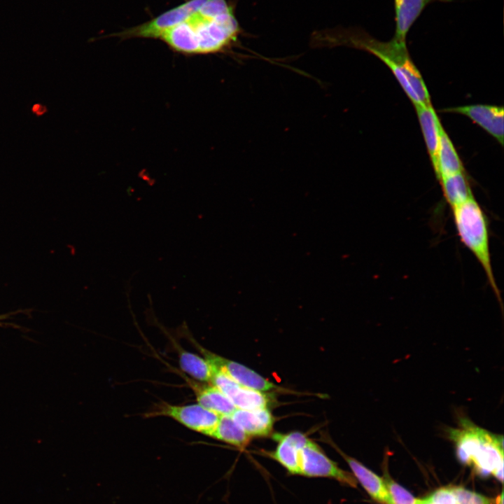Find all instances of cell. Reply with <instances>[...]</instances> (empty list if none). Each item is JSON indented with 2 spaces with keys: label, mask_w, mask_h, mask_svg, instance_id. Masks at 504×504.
Wrapping results in <instances>:
<instances>
[{
  "label": "cell",
  "mask_w": 504,
  "mask_h": 504,
  "mask_svg": "<svg viewBox=\"0 0 504 504\" xmlns=\"http://www.w3.org/2000/svg\"><path fill=\"white\" fill-rule=\"evenodd\" d=\"M193 392L197 403L219 416H230L236 410L231 400L211 383L196 381L182 372H178Z\"/></svg>",
  "instance_id": "11"
},
{
  "label": "cell",
  "mask_w": 504,
  "mask_h": 504,
  "mask_svg": "<svg viewBox=\"0 0 504 504\" xmlns=\"http://www.w3.org/2000/svg\"><path fill=\"white\" fill-rule=\"evenodd\" d=\"M168 417L188 429L210 437L216 427L220 416L204 408L198 403L172 405L161 402L146 414L145 418Z\"/></svg>",
  "instance_id": "5"
},
{
  "label": "cell",
  "mask_w": 504,
  "mask_h": 504,
  "mask_svg": "<svg viewBox=\"0 0 504 504\" xmlns=\"http://www.w3.org/2000/svg\"><path fill=\"white\" fill-rule=\"evenodd\" d=\"M388 489L393 504H424V499L414 498L412 494L403 487L388 477L383 479Z\"/></svg>",
  "instance_id": "21"
},
{
  "label": "cell",
  "mask_w": 504,
  "mask_h": 504,
  "mask_svg": "<svg viewBox=\"0 0 504 504\" xmlns=\"http://www.w3.org/2000/svg\"><path fill=\"white\" fill-rule=\"evenodd\" d=\"M211 383L231 400L236 409L265 408L270 404V399L266 393L240 386L223 371H217Z\"/></svg>",
  "instance_id": "9"
},
{
  "label": "cell",
  "mask_w": 504,
  "mask_h": 504,
  "mask_svg": "<svg viewBox=\"0 0 504 504\" xmlns=\"http://www.w3.org/2000/svg\"><path fill=\"white\" fill-rule=\"evenodd\" d=\"M241 34L234 5L227 0H206L197 11L158 39L179 53L205 55L231 51Z\"/></svg>",
  "instance_id": "1"
},
{
  "label": "cell",
  "mask_w": 504,
  "mask_h": 504,
  "mask_svg": "<svg viewBox=\"0 0 504 504\" xmlns=\"http://www.w3.org/2000/svg\"><path fill=\"white\" fill-rule=\"evenodd\" d=\"M451 209L460 241L479 263L486 276L489 286L502 307L500 292L491 265L489 223L486 214L474 195Z\"/></svg>",
  "instance_id": "4"
},
{
  "label": "cell",
  "mask_w": 504,
  "mask_h": 504,
  "mask_svg": "<svg viewBox=\"0 0 504 504\" xmlns=\"http://www.w3.org/2000/svg\"><path fill=\"white\" fill-rule=\"evenodd\" d=\"M449 489L457 504H493V500L463 487L455 486Z\"/></svg>",
  "instance_id": "22"
},
{
  "label": "cell",
  "mask_w": 504,
  "mask_h": 504,
  "mask_svg": "<svg viewBox=\"0 0 504 504\" xmlns=\"http://www.w3.org/2000/svg\"><path fill=\"white\" fill-rule=\"evenodd\" d=\"M175 347L182 372L196 381L210 383L213 369L208 360L203 356L188 351L181 346H175Z\"/></svg>",
  "instance_id": "18"
},
{
  "label": "cell",
  "mask_w": 504,
  "mask_h": 504,
  "mask_svg": "<svg viewBox=\"0 0 504 504\" xmlns=\"http://www.w3.org/2000/svg\"><path fill=\"white\" fill-rule=\"evenodd\" d=\"M298 475L326 477L352 487L357 486L356 477L351 473L340 468L311 440L299 450Z\"/></svg>",
  "instance_id": "6"
},
{
  "label": "cell",
  "mask_w": 504,
  "mask_h": 504,
  "mask_svg": "<svg viewBox=\"0 0 504 504\" xmlns=\"http://www.w3.org/2000/svg\"><path fill=\"white\" fill-rule=\"evenodd\" d=\"M455 444L456 455L463 464L476 473L495 476L503 480V438L475 424L466 417L460 418L456 427L447 429Z\"/></svg>",
  "instance_id": "3"
},
{
  "label": "cell",
  "mask_w": 504,
  "mask_h": 504,
  "mask_svg": "<svg viewBox=\"0 0 504 504\" xmlns=\"http://www.w3.org/2000/svg\"><path fill=\"white\" fill-rule=\"evenodd\" d=\"M434 172L437 167L440 130L442 125L432 105L414 106Z\"/></svg>",
  "instance_id": "16"
},
{
  "label": "cell",
  "mask_w": 504,
  "mask_h": 504,
  "mask_svg": "<svg viewBox=\"0 0 504 504\" xmlns=\"http://www.w3.org/2000/svg\"><path fill=\"white\" fill-rule=\"evenodd\" d=\"M503 493L502 492L500 493V495L499 496H498L496 504H503Z\"/></svg>",
  "instance_id": "25"
},
{
  "label": "cell",
  "mask_w": 504,
  "mask_h": 504,
  "mask_svg": "<svg viewBox=\"0 0 504 504\" xmlns=\"http://www.w3.org/2000/svg\"><path fill=\"white\" fill-rule=\"evenodd\" d=\"M464 171L460 157L442 125L440 130L437 167L435 172L436 178L440 181L444 177Z\"/></svg>",
  "instance_id": "17"
},
{
  "label": "cell",
  "mask_w": 504,
  "mask_h": 504,
  "mask_svg": "<svg viewBox=\"0 0 504 504\" xmlns=\"http://www.w3.org/2000/svg\"><path fill=\"white\" fill-rule=\"evenodd\" d=\"M464 115L494 137L501 146L504 136V111L503 106L472 104L443 110Z\"/></svg>",
  "instance_id": "10"
},
{
  "label": "cell",
  "mask_w": 504,
  "mask_h": 504,
  "mask_svg": "<svg viewBox=\"0 0 504 504\" xmlns=\"http://www.w3.org/2000/svg\"><path fill=\"white\" fill-rule=\"evenodd\" d=\"M424 504H434L433 502H431L429 497L424 499Z\"/></svg>",
  "instance_id": "26"
},
{
  "label": "cell",
  "mask_w": 504,
  "mask_h": 504,
  "mask_svg": "<svg viewBox=\"0 0 504 504\" xmlns=\"http://www.w3.org/2000/svg\"><path fill=\"white\" fill-rule=\"evenodd\" d=\"M32 111L38 115H41L42 114L46 113V106H42L40 104H34L32 106Z\"/></svg>",
  "instance_id": "24"
},
{
  "label": "cell",
  "mask_w": 504,
  "mask_h": 504,
  "mask_svg": "<svg viewBox=\"0 0 504 504\" xmlns=\"http://www.w3.org/2000/svg\"><path fill=\"white\" fill-rule=\"evenodd\" d=\"M334 447L347 462L354 476L374 500L386 504H393L391 495L382 479L359 461L344 454L336 446H334Z\"/></svg>",
  "instance_id": "15"
},
{
  "label": "cell",
  "mask_w": 504,
  "mask_h": 504,
  "mask_svg": "<svg viewBox=\"0 0 504 504\" xmlns=\"http://www.w3.org/2000/svg\"><path fill=\"white\" fill-rule=\"evenodd\" d=\"M434 504H457L456 498L449 488L437 490L429 496Z\"/></svg>",
  "instance_id": "23"
},
{
  "label": "cell",
  "mask_w": 504,
  "mask_h": 504,
  "mask_svg": "<svg viewBox=\"0 0 504 504\" xmlns=\"http://www.w3.org/2000/svg\"><path fill=\"white\" fill-rule=\"evenodd\" d=\"M230 416L251 438L269 435L274 423V416L267 407L255 410L236 409Z\"/></svg>",
  "instance_id": "14"
},
{
  "label": "cell",
  "mask_w": 504,
  "mask_h": 504,
  "mask_svg": "<svg viewBox=\"0 0 504 504\" xmlns=\"http://www.w3.org/2000/svg\"><path fill=\"white\" fill-rule=\"evenodd\" d=\"M448 2L451 0H394L396 29L393 38L406 42L412 26L427 6L433 2Z\"/></svg>",
  "instance_id": "13"
},
{
  "label": "cell",
  "mask_w": 504,
  "mask_h": 504,
  "mask_svg": "<svg viewBox=\"0 0 504 504\" xmlns=\"http://www.w3.org/2000/svg\"><path fill=\"white\" fill-rule=\"evenodd\" d=\"M206 0H188L152 20L126 29L113 36L122 39L141 38L158 39L166 30L180 24L197 11Z\"/></svg>",
  "instance_id": "7"
},
{
  "label": "cell",
  "mask_w": 504,
  "mask_h": 504,
  "mask_svg": "<svg viewBox=\"0 0 504 504\" xmlns=\"http://www.w3.org/2000/svg\"><path fill=\"white\" fill-rule=\"evenodd\" d=\"M439 181L443 196L450 208L473 196L465 171L444 177Z\"/></svg>",
  "instance_id": "19"
},
{
  "label": "cell",
  "mask_w": 504,
  "mask_h": 504,
  "mask_svg": "<svg viewBox=\"0 0 504 504\" xmlns=\"http://www.w3.org/2000/svg\"><path fill=\"white\" fill-rule=\"evenodd\" d=\"M310 44L314 48L348 46L365 50L382 60L393 74L402 69L410 83L421 76L410 56L406 42L393 38L388 41H380L360 28L337 27L315 31Z\"/></svg>",
  "instance_id": "2"
},
{
  "label": "cell",
  "mask_w": 504,
  "mask_h": 504,
  "mask_svg": "<svg viewBox=\"0 0 504 504\" xmlns=\"http://www.w3.org/2000/svg\"><path fill=\"white\" fill-rule=\"evenodd\" d=\"M209 438L243 449L248 444L251 437L233 420L231 416H221Z\"/></svg>",
  "instance_id": "20"
},
{
  "label": "cell",
  "mask_w": 504,
  "mask_h": 504,
  "mask_svg": "<svg viewBox=\"0 0 504 504\" xmlns=\"http://www.w3.org/2000/svg\"><path fill=\"white\" fill-rule=\"evenodd\" d=\"M190 342L211 365L223 370L240 386L262 392L276 388L272 382L248 367L215 354L201 346L193 340Z\"/></svg>",
  "instance_id": "8"
},
{
  "label": "cell",
  "mask_w": 504,
  "mask_h": 504,
  "mask_svg": "<svg viewBox=\"0 0 504 504\" xmlns=\"http://www.w3.org/2000/svg\"><path fill=\"white\" fill-rule=\"evenodd\" d=\"M272 438L277 445L274 451L266 454L280 463L290 474L298 475L299 450L310 439L300 432L274 433Z\"/></svg>",
  "instance_id": "12"
}]
</instances>
